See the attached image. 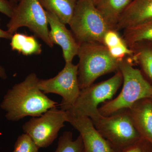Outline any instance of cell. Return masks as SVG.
<instances>
[{"label":"cell","mask_w":152,"mask_h":152,"mask_svg":"<svg viewBox=\"0 0 152 152\" xmlns=\"http://www.w3.org/2000/svg\"><path fill=\"white\" fill-rule=\"evenodd\" d=\"M39 80L32 73L8 91L1 104L7 119L17 121L26 116L39 117L58 105L40 89Z\"/></svg>","instance_id":"1"},{"label":"cell","mask_w":152,"mask_h":152,"mask_svg":"<svg viewBox=\"0 0 152 152\" xmlns=\"http://www.w3.org/2000/svg\"><path fill=\"white\" fill-rule=\"evenodd\" d=\"M131 57L121 60L118 70L123 77V88L118 96L106 101L99 107L100 114L107 116L129 108L142 99L152 98V86L144 77L140 70L134 67Z\"/></svg>","instance_id":"2"},{"label":"cell","mask_w":152,"mask_h":152,"mask_svg":"<svg viewBox=\"0 0 152 152\" xmlns=\"http://www.w3.org/2000/svg\"><path fill=\"white\" fill-rule=\"evenodd\" d=\"M78 79L80 90L89 87L101 76L118 71L119 62L104 44L85 43L79 45Z\"/></svg>","instance_id":"3"},{"label":"cell","mask_w":152,"mask_h":152,"mask_svg":"<svg viewBox=\"0 0 152 152\" xmlns=\"http://www.w3.org/2000/svg\"><path fill=\"white\" fill-rule=\"evenodd\" d=\"M69 25L79 45L89 42L103 44L105 34L113 29L90 0L78 1Z\"/></svg>","instance_id":"4"},{"label":"cell","mask_w":152,"mask_h":152,"mask_svg":"<svg viewBox=\"0 0 152 152\" xmlns=\"http://www.w3.org/2000/svg\"><path fill=\"white\" fill-rule=\"evenodd\" d=\"M123 82L122 75L118 70L110 79L81 90L75 102L67 112L71 115L87 117L92 121L99 118L102 115L98 106L113 99Z\"/></svg>","instance_id":"5"},{"label":"cell","mask_w":152,"mask_h":152,"mask_svg":"<svg viewBox=\"0 0 152 152\" xmlns=\"http://www.w3.org/2000/svg\"><path fill=\"white\" fill-rule=\"evenodd\" d=\"M92 121L98 132L117 151H122L141 138L127 109Z\"/></svg>","instance_id":"6"},{"label":"cell","mask_w":152,"mask_h":152,"mask_svg":"<svg viewBox=\"0 0 152 152\" xmlns=\"http://www.w3.org/2000/svg\"><path fill=\"white\" fill-rule=\"evenodd\" d=\"M48 23L45 9L39 0H20L7 24V31L13 34L20 28L26 27L36 37L53 48L50 36Z\"/></svg>","instance_id":"7"},{"label":"cell","mask_w":152,"mask_h":152,"mask_svg":"<svg viewBox=\"0 0 152 152\" xmlns=\"http://www.w3.org/2000/svg\"><path fill=\"white\" fill-rule=\"evenodd\" d=\"M68 121V112L55 107L40 116L32 118L22 128L39 148H46L54 141L64 123Z\"/></svg>","instance_id":"8"},{"label":"cell","mask_w":152,"mask_h":152,"mask_svg":"<svg viewBox=\"0 0 152 152\" xmlns=\"http://www.w3.org/2000/svg\"><path fill=\"white\" fill-rule=\"evenodd\" d=\"M39 87L45 94H57L62 97L59 105L61 109L67 111L78 97L80 92L78 79V64L66 63L61 71L54 77L39 80Z\"/></svg>","instance_id":"9"},{"label":"cell","mask_w":152,"mask_h":152,"mask_svg":"<svg viewBox=\"0 0 152 152\" xmlns=\"http://www.w3.org/2000/svg\"><path fill=\"white\" fill-rule=\"evenodd\" d=\"M68 122L80 133L83 142V152H119L96 129L92 120L87 117H75L68 113Z\"/></svg>","instance_id":"10"},{"label":"cell","mask_w":152,"mask_h":152,"mask_svg":"<svg viewBox=\"0 0 152 152\" xmlns=\"http://www.w3.org/2000/svg\"><path fill=\"white\" fill-rule=\"evenodd\" d=\"M50 28L49 36L53 45H58L62 50L65 63L72 62L78 52L79 45L71 31L54 14L46 11Z\"/></svg>","instance_id":"11"},{"label":"cell","mask_w":152,"mask_h":152,"mask_svg":"<svg viewBox=\"0 0 152 152\" xmlns=\"http://www.w3.org/2000/svg\"><path fill=\"white\" fill-rule=\"evenodd\" d=\"M135 128L141 137L152 145V99H142L127 109Z\"/></svg>","instance_id":"12"},{"label":"cell","mask_w":152,"mask_h":152,"mask_svg":"<svg viewBox=\"0 0 152 152\" xmlns=\"http://www.w3.org/2000/svg\"><path fill=\"white\" fill-rule=\"evenodd\" d=\"M152 20V0H132L120 16L116 31L126 29Z\"/></svg>","instance_id":"13"},{"label":"cell","mask_w":152,"mask_h":152,"mask_svg":"<svg viewBox=\"0 0 152 152\" xmlns=\"http://www.w3.org/2000/svg\"><path fill=\"white\" fill-rule=\"evenodd\" d=\"M132 50V58L137 64L145 79L152 86V43L143 42L129 47Z\"/></svg>","instance_id":"14"},{"label":"cell","mask_w":152,"mask_h":152,"mask_svg":"<svg viewBox=\"0 0 152 152\" xmlns=\"http://www.w3.org/2000/svg\"><path fill=\"white\" fill-rule=\"evenodd\" d=\"M132 0H97L95 6L109 26L115 30L118 21Z\"/></svg>","instance_id":"15"},{"label":"cell","mask_w":152,"mask_h":152,"mask_svg":"<svg viewBox=\"0 0 152 152\" xmlns=\"http://www.w3.org/2000/svg\"><path fill=\"white\" fill-rule=\"evenodd\" d=\"M78 0H39L45 10L54 14L65 25H69Z\"/></svg>","instance_id":"16"},{"label":"cell","mask_w":152,"mask_h":152,"mask_svg":"<svg viewBox=\"0 0 152 152\" xmlns=\"http://www.w3.org/2000/svg\"><path fill=\"white\" fill-rule=\"evenodd\" d=\"M11 48L26 56L41 54L42 45L35 36H28L23 33H15L11 39Z\"/></svg>","instance_id":"17"},{"label":"cell","mask_w":152,"mask_h":152,"mask_svg":"<svg viewBox=\"0 0 152 152\" xmlns=\"http://www.w3.org/2000/svg\"><path fill=\"white\" fill-rule=\"evenodd\" d=\"M122 37L129 47L138 43L152 42V20L124 30Z\"/></svg>","instance_id":"18"},{"label":"cell","mask_w":152,"mask_h":152,"mask_svg":"<svg viewBox=\"0 0 152 152\" xmlns=\"http://www.w3.org/2000/svg\"><path fill=\"white\" fill-rule=\"evenodd\" d=\"M83 139L79 135L76 140H73L72 133L66 131L59 138L58 146L54 152H83Z\"/></svg>","instance_id":"19"},{"label":"cell","mask_w":152,"mask_h":152,"mask_svg":"<svg viewBox=\"0 0 152 152\" xmlns=\"http://www.w3.org/2000/svg\"><path fill=\"white\" fill-rule=\"evenodd\" d=\"M39 149L29 136L25 133L17 139L13 152H39Z\"/></svg>","instance_id":"20"},{"label":"cell","mask_w":152,"mask_h":152,"mask_svg":"<svg viewBox=\"0 0 152 152\" xmlns=\"http://www.w3.org/2000/svg\"><path fill=\"white\" fill-rule=\"evenodd\" d=\"M111 56L118 61L128 57H132L133 51L125 43L124 41L116 46L108 48Z\"/></svg>","instance_id":"21"},{"label":"cell","mask_w":152,"mask_h":152,"mask_svg":"<svg viewBox=\"0 0 152 152\" xmlns=\"http://www.w3.org/2000/svg\"><path fill=\"white\" fill-rule=\"evenodd\" d=\"M121 152H152V145L141 137Z\"/></svg>","instance_id":"22"},{"label":"cell","mask_w":152,"mask_h":152,"mask_svg":"<svg viewBox=\"0 0 152 152\" xmlns=\"http://www.w3.org/2000/svg\"><path fill=\"white\" fill-rule=\"evenodd\" d=\"M118 31L111 29L106 32L103 38V44L107 48L116 46L124 42Z\"/></svg>","instance_id":"23"},{"label":"cell","mask_w":152,"mask_h":152,"mask_svg":"<svg viewBox=\"0 0 152 152\" xmlns=\"http://www.w3.org/2000/svg\"><path fill=\"white\" fill-rule=\"evenodd\" d=\"M16 5L9 0H0V12L11 18Z\"/></svg>","instance_id":"24"},{"label":"cell","mask_w":152,"mask_h":152,"mask_svg":"<svg viewBox=\"0 0 152 152\" xmlns=\"http://www.w3.org/2000/svg\"><path fill=\"white\" fill-rule=\"evenodd\" d=\"M13 34L7 31H4L1 28V19H0V39H11Z\"/></svg>","instance_id":"25"},{"label":"cell","mask_w":152,"mask_h":152,"mask_svg":"<svg viewBox=\"0 0 152 152\" xmlns=\"http://www.w3.org/2000/svg\"><path fill=\"white\" fill-rule=\"evenodd\" d=\"M0 77L4 80H5L7 78V75L5 70L1 65H0Z\"/></svg>","instance_id":"26"},{"label":"cell","mask_w":152,"mask_h":152,"mask_svg":"<svg viewBox=\"0 0 152 152\" xmlns=\"http://www.w3.org/2000/svg\"><path fill=\"white\" fill-rule=\"evenodd\" d=\"M10 1H11V2L13 3V4H15L17 5V4H18L20 1V0H9Z\"/></svg>","instance_id":"27"},{"label":"cell","mask_w":152,"mask_h":152,"mask_svg":"<svg viewBox=\"0 0 152 152\" xmlns=\"http://www.w3.org/2000/svg\"><path fill=\"white\" fill-rule=\"evenodd\" d=\"M90 1H91L92 2L94 3V4L95 5V3H96V2L97 1V0H90Z\"/></svg>","instance_id":"28"},{"label":"cell","mask_w":152,"mask_h":152,"mask_svg":"<svg viewBox=\"0 0 152 152\" xmlns=\"http://www.w3.org/2000/svg\"><path fill=\"white\" fill-rule=\"evenodd\" d=\"M152 43V42H151Z\"/></svg>","instance_id":"29"},{"label":"cell","mask_w":152,"mask_h":152,"mask_svg":"<svg viewBox=\"0 0 152 152\" xmlns=\"http://www.w3.org/2000/svg\"></svg>","instance_id":"30"}]
</instances>
